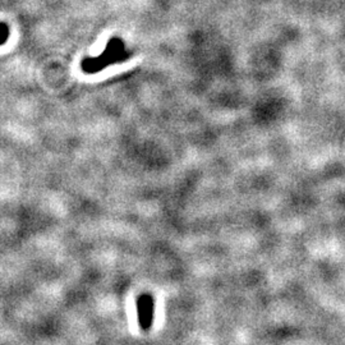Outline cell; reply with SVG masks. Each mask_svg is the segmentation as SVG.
<instances>
[{
    "instance_id": "cell-3",
    "label": "cell",
    "mask_w": 345,
    "mask_h": 345,
    "mask_svg": "<svg viewBox=\"0 0 345 345\" xmlns=\"http://www.w3.org/2000/svg\"><path fill=\"white\" fill-rule=\"evenodd\" d=\"M9 37V27L6 23L0 22V46L7 43Z\"/></svg>"
},
{
    "instance_id": "cell-2",
    "label": "cell",
    "mask_w": 345,
    "mask_h": 345,
    "mask_svg": "<svg viewBox=\"0 0 345 345\" xmlns=\"http://www.w3.org/2000/svg\"><path fill=\"white\" fill-rule=\"evenodd\" d=\"M139 326L143 330H148L152 325L153 318V298L150 294H143L137 299Z\"/></svg>"
},
{
    "instance_id": "cell-1",
    "label": "cell",
    "mask_w": 345,
    "mask_h": 345,
    "mask_svg": "<svg viewBox=\"0 0 345 345\" xmlns=\"http://www.w3.org/2000/svg\"><path fill=\"white\" fill-rule=\"evenodd\" d=\"M129 58L130 53L125 49L123 40L113 37L99 57L85 58L81 63V68L86 74H95L104 71L110 65L125 62Z\"/></svg>"
}]
</instances>
